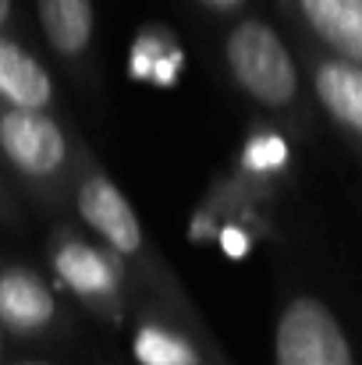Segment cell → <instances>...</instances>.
<instances>
[{
    "label": "cell",
    "mask_w": 362,
    "mask_h": 365,
    "mask_svg": "<svg viewBox=\"0 0 362 365\" xmlns=\"http://www.w3.org/2000/svg\"><path fill=\"white\" fill-rule=\"evenodd\" d=\"M248 163H256L259 170L281 167V163H284V145H281L277 138H266V142H259L256 149H248Z\"/></svg>",
    "instance_id": "7c38bea8"
},
{
    "label": "cell",
    "mask_w": 362,
    "mask_h": 365,
    "mask_svg": "<svg viewBox=\"0 0 362 365\" xmlns=\"http://www.w3.org/2000/svg\"><path fill=\"white\" fill-rule=\"evenodd\" d=\"M0 149L18 170L32 178H46L64 163L61 128L39 110H25V107H14L0 118Z\"/></svg>",
    "instance_id": "3957f363"
},
{
    "label": "cell",
    "mask_w": 362,
    "mask_h": 365,
    "mask_svg": "<svg viewBox=\"0 0 362 365\" xmlns=\"http://www.w3.org/2000/svg\"><path fill=\"white\" fill-rule=\"evenodd\" d=\"M277 365H356L352 341L323 298L298 294L284 305L273 330Z\"/></svg>",
    "instance_id": "7a4b0ae2"
},
{
    "label": "cell",
    "mask_w": 362,
    "mask_h": 365,
    "mask_svg": "<svg viewBox=\"0 0 362 365\" xmlns=\"http://www.w3.org/2000/svg\"><path fill=\"white\" fill-rule=\"evenodd\" d=\"M46 43L57 53H82L93 39V0H36Z\"/></svg>",
    "instance_id": "9c48e42d"
},
{
    "label": "cell",
    "mask_w": 362,
    "mask_h": 365,
    "mask_svg": "<svg viewBox=\"0 0 362 365\" xmlns=\"http://www.w3.org/2000/svg\"><path fill=\"white\" fill-rule=\"evenodd\" d=\"M0 96L25 110H43L54 96V86L43 64L4 36H0Z\"/></svg>",
    "instance_id": "ba28073f"
},
{
    "label": "cell",
    "mask_w": 362,
    "mask_h": 365,
    "mask_svg": "<svg viewBox=\"0 0 362 365\" xmlns=\"http://www.w3.org/2000/svg\"><path fill=\"white\" fill-rule=\"evenodd\" d=\"M228 68L241 89L266 110H291L302 96L298 64L281 32L263 18H245L224 43Z\"/></svg>",
    "instance_id": "6da1fadb"
},
{
    "label": "cell",
    "mask_w": 362,
    "mask_h": 365,
    "mask_svg": "<svg viewBox=\"0 0 362 365\" xmlns=\"http://www.w3.org/2000/svg\"><path fill=\"white\" fill-rule=\"evenodd\" d=\"M57 273L79 294H111L114 291L111 262L89 245H64L57 252Z\"/></svg>",
    "instance_id": "30bf717a"
},
{
    "label": "cell",
    "mask_w": 362,
    "mask_h": 365,
    "mask_svg": "<svg viewBox=\"0 0 362 365\" xmlns=\"http://www.w3.org/2000/svg\"><path fill=\"white\" fill-rule=\"evenodd\" d=\"M199 4H206L210 11H224V14H228V11H238L245 0H199Z\"/></svg>",
    "instance_id": "4fadbf2b"
},
{
    "label": "cell",
    "mask_w": 362,
    "mask_h": 365,
    "mask_svg": "<svg viewBox=\"0 0 362 365\" xmlns=\"http://www.w3.org/2000/svg\"><path fill=\"white\" fill-rule=\"evenodd\" d=\"M25 365H39V362H25Z\"/></svg>",
    "instance_id": "9a60e30c"
},
{
    "label": "cell",
    "mask_w": 362,
    "mask_h": 365,
    "mask_svg": "<svg viewBox=\"0 0 362 365\" xmlns=\"http://www.w3.org/2000/svg\"><path fill=\"white\" fill-rule=\"evenodd\" d=\"M11 18V0H0V25Z\"/></svg>",
    "instance_id": "5bb4252c"
},
{
    "label": "cell",
    "mask_w": 362,
    "mask_h": 365,
    "mask_svg": "<svg viewBox=\"0 0 362 365\" xmlns=\"http://www.w3.org/2000/svg\"><path fill=\"white\" fill-rule=\"evenodd\" d=\"M320 53L362 64V0H288Z\"/></svg>",
    "instance_id": "277c9868"
},
{
    "label": "cell",
    "mask_w": 362,
    "mask_h": 365,
    "mask_svg": "<svg viewBox=\"0 0 362 365\" xmlns=\"http://www.w3.org/2000/svg\"><path fill=\"white\" fill-rule=\"evenodd\" d=\"M135 359L139 365H196L199 355L196 348L171 334V330H160V327H142L135 334Z\"/></svg>",
    "instance_id": "8fae6325"
},
{
    "label": "cell",
    "mask_w": 362,
    "mask_h": 365,
    "mask_svg": "<svg viewBox=\"0 0 362 365\" xmlns=\"http://www.w3.org/2000/svg\"><path fill=\"white\" fill-rule=\"evenodd\" d=\"M79 213L86 217V224L104 238L107 245H114L118 252H139L142 245V227L139 217L131 213L128 199L114 188V181L107 178H89L79 192Z\"/></svg>",
    "instance_id": "8992f818"
},
{
    "label": "cell",
    "mask_w": 362,
    "mask_h": 365,
    "mask_svg": "<svg viewBox=\"0 0 362 365\" xmlns=\"http://www.w3.org/2000/svg\"><path fill=\"white\" fill-rule=\"evenodd\" d=\"M309 86L323 114L356 145H362V64L316 53L309 68Z\"/></svg>",
    "instance_id": "5b68a950"
},
{
    "label": "cell",
    "mask_w": 362,
    "mask_h": 365,
    "mask_svg": "<svg viewBox=\"0 0 362 365\" xmlns=\"http://www.w3.org/2000/svg\"><path fill=\"white\" fill-rule=\"evenodd\" d=\"M0 319L18 334H36L54 319V294L39 277L7 269L0 277Z\"/></svg>",
    "instance_id": "52a82bcc"
}]
</instances>
